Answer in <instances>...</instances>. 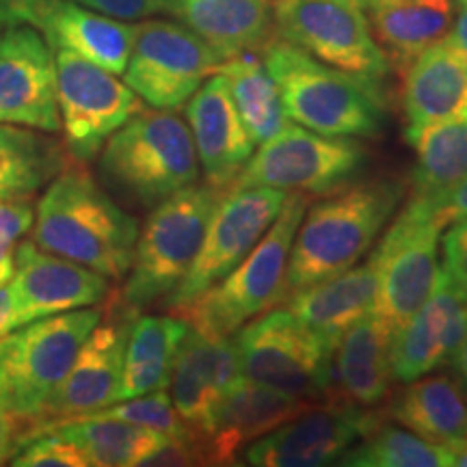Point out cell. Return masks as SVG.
<instances>
[{
  "label": "cell",
  "mask_w": 467,
  "mask_h": 467,
  "mask_svg": "<svg viewBox=\"0 0 467 467\" xmlns=\"http://www.w3.org/2000/svg\"><path fill=\"white\" fill-rule=\"evenodd\" d=\"M31 241L100 273L124 279L130 271L139 223L83 167H66L35 206Z\"/></svg>",
  "instance_id": "cell-1"
},
{
  "label": "cell",
  "mask_w": 467,
  "mask_h": 467,
  "mask_svg": "<svg viewBox=\"0 0 467 467\" xmlns=\"http://www.w3.org/2000/svg\"><path fill=\"white\" fill-rule=\"evenodd\" d=\"M405 192L400 180L372 178L307 206L290 249L288 296L358 265L394 217Z\"/></svg>",
  "instance_id": "cell-2"
},
{
  "label": "cell",
  "mask_w": 467,
  "mask_h": 467,
  "mask_svg": "<svg viewBox=\"0 0 467 467\" xmlns=\"http://www.w3.org/2000/svg\"><path fill=\"white\" fill-rule=\"evenodd\" d=\"M262 61L277 83L290 121L327 137L377 139L385 126L383 89L325 66L273 37Z\"/></svg>",
  "instance_id": "cell-3"
},
{
  "label": "cell",
  "mask_w": 467,
  "mask_h": 467,
  "mask_svg": "<svg viewBox=\"0 0 467 467\" xmlns=\"http://www.w3.org/2000/svg\"><path fill=\"white\" fill-rule=\"evenodd\" d=\"M100 178L113 195L151 210L200 178L191 128L173 110L141 109L104 143Z\"/></svg>",
  "instance_id": "cell-4"
},
{
  "label": "cell",
  "mask_w": 467,
  "mask_h": 467,
  "mask_svg": "<svg viewBox=\"0 0 467 467\" xmlns=\"http://www.w3.org/2000/svg\"><path fill=\"white\" fill-rule=\"evenodd\" d=\"M309 206V195L288 192L277 219L241 265L186 306L171 309L210 337H232L244 323L288 299L285 271L292 241Z\"/></svg>",
  "instance_id": "cell-5"
},
{
  "label": "cell",
  "mask_w": 467,
  "mask_h": 467,
  "mask_svg": "<svg viewBox=\"0 0 467 467\" xmlns=\"http://www.w3.org/2000/svg\"><path fill=\"white\" fill-rule=\"evenodd\" d=\"M227 191L195 182L151 208L134 244L121 306L141 312L167 299L182 284L200 254L210 219Z\"/></svg>",
  "instance_id": "cell-6"
},
{
  "label": "cell",
  "mask_w": 467,
  "mask_h": 467,
  "mask_svg": "<svg viewBox=\"0 0 467 467\" xmlns=\"http://www.w3.org/2000/svg\"><path fill=\"white\" fill-rule=\"evenodd\" d=\"M100 318V307H80L33 320L0 337V402L17 420L42 418Z\"/></svg>",
  "instance_id": "cell-7"
},
{
  "label": "cell",
  "mask_w": 467,
  "mask_h": 467,
  "mask_svg": "<svg viewBox=\"0 0 467 467\" xmlns=\"http://www.w3.org/2000/svg\"><path fill=\"white\" fill-rule=\"evenodd\" d=\"M368 161L370 156L358 139L327 137L290 121L254 151L230 191L266 186L309 197L329 195L358 182Z\"/></svg>",
  "instance_id": "cell-8"
},
{
  "label": "cell",
  "mask_w": 467,
  "mask_h": 467,
  "mask_svg": "<svg viewBox=\"0 0 467 467\" xmlns=\"http://www.w3.org/2000/svg\"><path fill=\"white\" fill-rule=\"evenodd\" d=\"M273 22L275 37L355 78L383 89L392 72L361 0H275Z\"/></svg>",
  "instance_id": "cell-9"
},
{
  "label": "cell",
  "mask_w": 467,
  "mask_h": 467,
  "mask_svg": "<svg viewBox=\"0 0 467 467\" xmlns=\"http://www.w3.org/2000/svg\"><path fill=\"white\" fill-rule=\"evenodd\" d=\"M232 337L244 379L296 399L325 402L334 350L290 309H268Z\"/></svg>",
  "instance_id": "cell-10"
},
{
  "label": "cell",
  "mask_w": 467,
  "mask_h": 467,
  "mask_svg": "<svg viewBox=\"0 0 467 467\" xmlns=\"http://www.w3.org/2000/svg\"><path fill=\"white\" fill-rule=\"evenodd\" d=\"M223 61L213 46L180 22L145 17L134 28L124 76L145 104L175 110L191 100L203 80L219 72Z\"/></svg>",
  "instance_id": "cell-11"
},
{
  "label": "cell",
  "mask_w": 467,
  "mask_h": 467,
  "mask_svg": "<svg viewBox=\"0 0 467 467\" xmlns=\"http://www.w3.org/2000/svg\"><path fill=\"white\" fill-rule=\"evenodd\" d=\"M443 227L422 203L409 200L402 213L370 251L377 265L375 312L392 329H400L433 292L440 277V238Z\"/></svg>",
  "instance_id": "cell-12"
},
{
  "label": "cell",
  "mask_w": 467,
  "mask_h": 467,
  "mask_svg": "<svg viewBox=\"0 0 467 467\" xmlns=\"http://www.w3.org/2000/svg\"><path fill=\"white\" fill-rule=\"evenodd\" d=\"M55 69L66 150L78 162H89L110 134L143 109V100L113 72L69 50L55 48Z\"/></svg>",
  "instance_id": "cell-13"
},
{
  "label": "cell",
  "mask_w": 467,
  "mask_h": 467,
  "mask_svg": "<svg viewBox=\"0 0 467 467\" xmlns=\"http://www.w3.org/2000/svg\"><path fill=\"white\" fill-rule=\"evenodd\" d=\"M285 195L288 192L266 186L227 191L210 219L191 271L165 299L169 312L186 306L241 265L277 219Z\"/></svg>",
  "instance_id": "cell-14"
},
{
  "label": "cell",
  "mask_w": 467,
  "mask_h": 467,
  "mask_svg": "<svg viewBox=\"0 0 467 467\" xmlns=\"http://www.w3.org/2000/svg\"><path fill=\"white\" fill-rule=\"evenodd\" d=\"M381 418L375 411L318 402L277 426L241 452V465L254 467H323L340 463Z\"/></svg>",
  "instance_id": "cell-15"
},
{
  "label": "cell",
  "mask_w": 467,
  "mask_h": 467,
  "mask_svg": "<svg viewBox=\"0 0 467 467\" xmlns=\"http://www.w3.org/2000/svg\"><path fill=\"white\" fill-rule=\"evenodd\" d=\"M109 290V279L100 273L25 241L17 244L14 277L7 284L9 329L98 306Z\"/></svg>",
  "instance_id": "cell-16"
},
{
  "label": "cell",
  "mask_w": 467,
  "mask_h": 467,
  "mask_svg": "<svg viewBox=\"0 0 467 467\" xmlns=\"http://www.w3.org/2000/svg\"><path fill=\"white\" fill-rule=\"evenodd\" d=\"M0 124L61 130L55 50L33 26L0 33Z\"/></svg>",
  "instance_id": "cell-17"
},
{
  "label": "cell",
  "mask_w": 467,
  "mask_h": 467,
  "mask_svg": "<svg viewBox=\"0 0 467 467\" xmlns=\"http://www.w3.org/2000/svg\"><path fill=\"white\" fill-rule=\"evenodd\" d=\"M467 334V292L440 271L437 284L422 307L394 331L389 361L396 383H409L441 366H451L452 355Z\"/></svg>",
  "instance_id": "cell-18"
},
{
  "label": "cell",
  "mask_w": 467,
  "mask_h": 467,
  "mask_svg": "<svg viewBox=\"0 0 467 467\" xmlns=\"http://www.w3.org/2000/svg\"><path fill=\"white\" fill-rule=\"evenodd\" d=\"M134 314L137 312L124 306L119 317L100 318L37 422L87 416L117 402L124 372L126 340Z\"/></svg>",
  "instance_id": "cell-19"
},
{
  "label": "cell",
  "mask_w": 467,
  "mask_h": 467,
  "mask_svg": "<svg viewBox=\"0 0 467 467\" xmlns=\"http://www.w3.org/2000/svg\"><path fill=\"white\" fill-rule=\"evenodd\" d=\"M243 368L234 337H210L189 327L171 368V402L186 429L200 440L227 389L241 381Z\"/></svg>",
  "instance_id": "cell-20"
},
{
  "label": "cell",
  "mask_w": 467,
  "mask_h": 467,
  "mask_svg": "<svg viewBox=\"0 0 467 467\" xmlns=\"http://www.w3.org/2000/svg\"><path fill=\"white\" fill-rule=\"evenodd\" d=\"M318 402L277 392L266 385L241 379L214 409L200 440L206 465H236L249 443L275 431Z\"/></svg>",
  "instance_id": "cell-21"
},
{
  "label": "cell",
  "mask_w": 467,
  "mask_h": 467,
  "mask_svg": "<svg viewBox=\"0 0 467 467\" xmlns=\"http://www.w3.org/2000/svg\"><path fill=\"white\" fill-rule=\"evenodd\" d=\"M392 329L372 309L336 342L325 402L377 411L392 392Z\"/></svg>",
  "instance_id": "cell-22"
},
{
  "label": "cell",
  "mask_w": 467,
  "mask_h": 467,
  "mask_svg": "<svg viewBox=\"0 0 467 467\" xmlns=\"http://www.w3.org/2000/svg\"><path fill=\"white\" fill-rule=\"evenodd\" d=\"M186 119L206 184L230 189L243 171L255 143L249 137L223 74H213L186 102Z\"/></svg>",
  "instance_id": "cell-23"
},
{
  "label": "cell",
  "mask_w": 467,
  "mask_h": 467,
  "mask_svg": "<svg viewBox=\"0 0 467 467\" xmlns=\"http://www.w3.org/2000/svg\"><path fill=\"white\" fill-rule=\"evenodd\" d=\"M162 14L191 28L223 58L258 52L275 37V0H161Z\"/></svg>",
  "instance_id": "cell-24"
},
{
  "label": "cell",
  "mask_w": 467,
  "mask_h": 467,
  "mask_svg": "<svg viewBox=\"0 0 467 467\" xmlns=\"http://www.w3.org/2000/svg\"><path fill=\"white\" fill-rule=\"evenodd\" d=\"M402 76L407 126H431L467 117V67L451 33L426 48Z\"/></svg>",
  "instance_id": "cell-25"
},
{
  "label": "cell",
  "mask_w": 467,
  "mask_h": 467,
  "mask_svg": "<svg viewBox=\"0 0 467 467\" xmlns=\"http://www.w3.org/2000/svg\"><path fill=\"white\" fill-rule=\"evenodd\" d=\"M375 299L377 265L370 254L361 265L292 292L285 301L290 312L334 350L344 331L375 309Z\"/></svg>",
  "instance_id": "cell-26"
},
{
  "label": "cell",
  "mask_w": 467,
  "mask_h": 467,
  "mask_svg": "<svg viewBox=\"0 0 467 467\" xmlns=\"http://www.w3.org/2000/svg\"><path fill=\"white\" fill-rule=\"evenodd\" d=\"M364 7L379 48L400 74L454 22L452 0H368Z\"/></svg>",
  "instance_id": "cell-27"
},
{
  "label": "cell",
  "mask_w": 467,
  "mask_h": 467,
  "mask_svg": "<svg viewBox=\"0 0 467 467\" xmlns=\"http://www.w3.org/2000/svg\"><path fill=\"white\" fill-rule=\"evenodd\" d=\"M389 418L426 441L452 448L467 440V389L457 375L433 370L405 383L389 402Z\"/></svg>",
  "instance_id": "cell-28"
},
{
  "label": "cell",
  "mask_w": 467,
  "mask_h": 467,
  "mask_svg": "<svg viewBox=\"0 0 467 467\" xmlns=\"http://www.w3.org/2000/svg\"><path fill=\"white\" fill-rule=\"evenodd\" d=\"M130 22L98 14L72 0H58L42 33L50 48H63L113 74H124L134 44Z\"/></svg>",
  "instance_id": "cell-29"
},
{
  "label": "cell",
  "mask_w": 467,
  "mask_h": 467,
  "mask_svg": "<svg viewBox=\"0 0 467 467\" xmlns=\"http://www.w3.org/2000/svg\"><path fill=\"white\" fill-rule=\"evenodd\" d=\"M46 431H55V433L66 437L85 454L89 465L98 467L143 465V461L156 448H161L169 437L145 429V426L121 422V420L63 418L31 424L28 433L20 435V440H17V448L26 437L46 433Z\"/></svg>",
  "instance_id": "cell-30"
},
{
  "label": "cell",
  "mask_w": 467,
  "mask_h": 467,
  "mask_svg": "<svg viewBox=\"0 0 467 467\" xmlns=\"http://www.w3.org/2000/svg\"><path fill=\"white\" fill-rule=\"evenodd\" d=\"M189 325L178 317L134 314L128 331L119 399L126 400L156 389H167L180 342Z\"/></svg>",
  "instance_id": "cell-31"
},
{
  "label": "cell",
  "mask_w": 467,
  "mask_h": 467,
  "mask_svg": "<svg viewBox=\"0 0 467 467\" xmlns=\"http://www.w3.org/2000/svg\"><path fill=\"white\" fill-rule=\"evenodd\" d=\"M405 139L416 151L409 200H433L467 175V117L431 126H407Z\"/></svg>",
  "instance_id": "cell-32"
},
{
  "label": "cell",
  "mask_w": 467,
  "mask_h": 467,
  "mask_svg": "<svg viewBox=\"0 0 467 467\" xmlns=\"http://www.w3.org/2000/svg\"><path fill=\"white\" fill-rule=\"evenodd\" d=\"M219 74H223L227 80L232 100L255 145L277 137L290 124L277 83L258 52H243V55L225 58Z\"/></svg>",
  "instance_id": "cell-33"
},
{
  "label": "cell",
  "mask_w": 467,
  "mask_h": 467,
  "mask_svg": "<svg viewBox=\"0 0 467 467\" xmlns=\"http://www.w3.org/2000/svg\"><path fill=\"white\" fill-rule=\"evenodd\" d=\"M66 167L67 150L48 132L0 124V197L33 195Z\"/></svg>",
  "instance_id": "cell-34"
},
{
  "label": "cell",
  "mask_w": 467,
  "mask_h": 467,
  "mask_svg": "<svg viewBox=\"0 0 467 467\" xmlns=\"http://www.w3.org/2000/svg\"><path fill=\"white\" fill-rule=\"evenodd\" d=\"M337 465L353 467H448L451 451L402 429L377 422L344 452Z\"/></svg>",
  "instance_id": "cell-35"
},
{
  "label": "cell",
  "mask_w": 467,
  "mask_h": 467,
  "mask_svg": "<svg viewBox=\"0 0 467 467\" xmlns=\"http://www.w3.org/2000/svg\"><path fill=\"white\" fill-rule=\"evenodd\" d=\"M78 418H104V420H121V422L145 426V429L156 431V433L169 437H186L192 435L182 418L175 411L171 396L167 389H156V392L134 396V399L117 400L113 405L100 409V411L87 413ZM195 437V435H192Z\"/></svg>",
  "instance_id": "cell-36"
},
{
  "label": "cell",
  "mask_w": 467,
  "mask_h": 467,
  "mask_svg": "<svg viewBox=\"0 0 467 467\" xmlns=\"http://www.w3.org/2000/svg\"><path fill=\"white\" fill-rule=\"evenodd\" d=\"M33 221L31 195L0 197V285H7L14 277L17 244L31 232Z\"/></svg>",
  "instance_id": "cell-37"
},
{
  "label": "cell",
  "mask_w": 467,
  "mask_h": 467,
  "mask_svg": "<svg viewBox=\"0 0 467 467\" xmlns=\"http://www.w3.org/2000/svg\"><path fill=\"white\" fill-rule=\"evenodd\" d=\"M17 467H87L89 461L72 441L55 431L26 437L11 459Z\"/></svg>",
  "instance_id": "cell-38"
},
{
  "label": "cell",
  "mask_w": 467,
  "mask_h": 467,
  "mask_svg": "<svg viewBox=\"0 0 467 467\" xmlns=\"http://www.w3.org/2000/svg\"><path fill=\"white\" fill-rule=\"evenodd\" d=\"M443 271L448 277L467 292V219L448 225L441 238Z\"/></svg>",
  "instance_id": "cell-39"
},
{
  "label": "cell",
  "mask_w": 467,
  "mask_h": 467,
  "mask_svg": "<svg viewBox=\"0 0 467 467\" xmlns=\"http://www.w3.org/2000/svg\"><path fill=\"white\" fill-rule=\"evenodd\" d=\"M58 0H0V26L26 25L42 31Z\"/></svg>",
  "instance_id": "cell-40"
},
{
  "label": "cell",
  "mask_w": 467,
  "mask_h": 467,
  "mask_svg": "<svg viewBox=\"0 0 467 467\" xmlns=\"http://www.w3.org/2000/svg\"><path fill=\"white\" fill-rule=\"evenodd\" d=\"M413 202L422 203L426 213H429L431 217L443 227V230H446L448 225L457 223L461 219H467V175L459 184H454L452 189H448L446 192H441V195L433 197V200H426V202L413 200Z\"/></svg>",
  "instance_id": "cell-41"
},
{
  "label": "cell",
  "mask_w": 467,
  "mask_h": 467,
  "mask_svg": "<svg viewBox=\"0 0 467 467\" xmlns=\"http://www.w3.org/2000/svg\"><path fill=\"white\" fill-rule=\"evenodd\" d=\"M72 3L124 22H137L162 14L161 0H72Z\"/></svg>",
  "instance_id": "cell-42"
},
{
  "label": "cell",
  "mask_w": 467,
  "mask_h": 467,
  "mask_svg": "<svg viewBox=\"0 0 467 467\" xmlns=\"http://www.w3.org/2000/svg\"><path fill=\"white\" fill-rule=\"evenodd\" d=\"M16 416L0 402V465L14 459L17 452V435H16Z\"/></svg>",
  "instance_id": "cell-43"
},
{
  "label": "cell",
  "mask_w": 467,
  "mask_h": 467,
  "mask_svg": "<svg viewBox=\"0 0 467 467\" xmlns=\"http://www.w3.org/2000/svg\"><path fill=\"white\" fill-rule=\"evenodd\" d=\"M451 37L452 42L457 44V48L461 52V57H463L465 67H467V0H459L457 20L452 22Z\"/></svg>",
  "instance_id": "cell-44"
},
{
  "label": "cell",
  "mask_w": 467,
  "mask_h": 467,
  "mask_svg": "<svg viewBox=\"0 0 467 467\" xmlns=\"http://www.w3.org/2000/svg\"><path fill=\"white\" fill-rule=\"evenodd\" d=\"M451 366L454 368V372H457L459 381L463 383V388L467 389V334L463 337V342H461V347L457 348V353L452 355Z\"/></svg>",
  "instance_id": "cell-45"
},
{
  "label": "cell",
  "mask_w": 467,
  "mask_h": 467,
  "mask_svg": "<svg viewBox=\"0 0 467 467\" xmlns=\"http://www.w3.org/2000/svg\"><path fill=\"white\" fill-rule=\"evenodd\" d=\"M451 451V465L467 467V440L457 443V446L448 448Z\"/></svg>",
  "instance_id": "cell-46"
},
{
  "label": "cell",
  "mask_w": 467,
  "mask_h": 467,
  "mask_svg": "<svg viewBox=\"0 0 467 467\" xmlns=\"http://www.w3.org/2000/svg\"><path fill=\"white\" fill-rule=\"evenodd\" d=\"M361 3H364V5H366V3H368V0H361Z\"/></svg>",
  "instance_id": "cell-47"
},
{
  "label": "cell",
  "mask_w": 467,
  "mask_h": 467,
  "mask_svg": "<svg viewBox=\"0 0 467 467\" xmlns=\"http://www.w3.org/2000/svg\"><path fill=\"white\" fill-rule=\"evenodd\" d=\"M0 28H3V26H0ZM0 33H3V31H0Z\"/></svg>",
  "instance_id": "cell-48"
}]
</instances>
